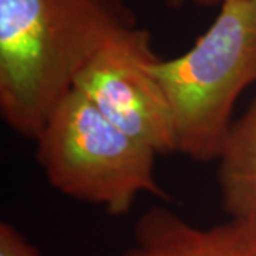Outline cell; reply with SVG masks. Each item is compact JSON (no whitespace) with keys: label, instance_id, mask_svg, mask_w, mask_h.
<instances>
[{"label":"cell","instance_id":"5b68a950","mask_svg":"<svg viewBox=\"0 0 256 256\" xmlns=\"http://www.w3.org/2000/svg\"><path fill=\"white\" fill-rule=\"evenodd\" d=\"M121 256H256V225L232 220L196 226L165 206L142 214L134 242Z\"/></svg>","mask_w":256,"mask_h":256},{"label":"cell","instance_id":"6da1fadb","mask_svg":"<svg viewBox=\"0 0 256 256\" xmlns=\"http://www.w3.org/2000/svg\"><path fill=\"white\" fill-rule=\"evenodd\" d=\"M138 28L126 0H0V114L34 138L82 68Z\"/></svg>","mask_w":256,"mask_h":256},{"label":"cell","instance_id":"277c9868","mask_svg":"<svg viewBox=\"0 0 256 256\" xmlns=\"http://www.w3.org/2000/svg\"><path fill=\"white\" fill-rule=\"evenodd\" d=\"M160 58L138 26L94 56L74 82L101 114L158 156L176 152L168 104L148 66Z\"/></svg>","mask_w":256,"mask_h":256},{"label":"cell","instance_id":"8992f818","mask_svg":"<svg viewBox=\"0 0 256 256\" xmlns=\"http://www.w3.org/2000/svg\"><path fill=\"white\" fill-rule=\"evenodd\" d=\"M216 161L222 210L256 225V94L232 121Z\"/></svg>","mask_w":256,"mask_h":256},{"label":"cell","instance_id":"52a82bcc","mask_svg":"<svg viewBox=\"0 0 256 256\" xmlns=\"http://www.w3.org/2000/svg\"><path fill=\"white\" fill-rule=\"evenodd\" d=\"M0 256H43L28 238L9 222L0 224Z\"/></svg>","mask_w":256,"mask_h":256},{"label":"cell","instance_id":"ba28073f","mask_svg":"<svg viewBox=\"0 0 256 256\" xmlns=\"http://www.w3.org/2000/svg\"><path fill=\"white\" fill-rule=\"evenodd\" d=\"M188 0H164V3L166 4V8L172 10H180L182 9L184 6L186 4Z\"/></svg>","mask_w":256,"mask_h":256},{"label":"cell","instance_id":"3957f363","mask_svg":"<svg viewBox=\"0 0 256 256\" xmlns=\"http://www.w3.org/2000/svg\"><path fill=\"white\" fill-rule=\"evenodd\" d=\"M47 181L64 195L124 216L140 194L166 198L154 168L156 154L116 127L73 88L34 138Z\"/></svg>","mask_w":256,"mask_h":256},{"label":"cell","instance_id":"9c48e42d","mask_svg":"<svg viewBox=\"0 0 256 256\" xmlns=\"http://www.w3.org/2000/svg\"><path fill=\"white\" fill-rule=\"evenodd\" d=\"M198 6H204V8H210V6H220L226 0H194Z\"/></svg>","mask_w":256,"mask_h":256},{"label":"cell","instance_id":"7a4b0ae2","mask_svg":"<svg viewBox=\"0 0 256 256\" xmlns=\"http://www.w3.org/2000/svg\"><path fill=\"white\" fill-rule=\"evenodd\" d=\"M148 70L168 104L175 150L216 161L239 96L256 84V0H226L190 50Z\"/></svg>","mask_w":256,"mask_h":256}]
</instances>
